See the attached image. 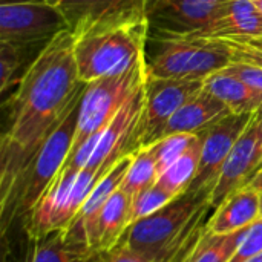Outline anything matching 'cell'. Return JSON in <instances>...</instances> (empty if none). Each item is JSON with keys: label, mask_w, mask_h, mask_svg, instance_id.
Instances as JSON below:
<instances>
[{"label": "cell", "mask_w": 262, "mask_h": 262, "mask_svg": "<svg viewBox=\"0 0 262 262\" xmlns=\"http://www.w3.org/2000/svg\"><path fill=\"white\" fill-rule=\"evenodd\" d=\"M78 80L74 35L66 28L46 41L6 101L8 124L0 143V212L9 201L18 177L43 141L84 91Z\"/></svg>", "instance_id": "6da1fadb"}, {"label": "cell", "mask_w": 262, "mask_h": 262, "mask_svg": "<svg viewBox=\"0 0 262 262\" xmlns=\"http://www.w3.org/2000/svg\"><path fill=\"white\" fill-rule=\"evenodd\" d=\"M210 210L209 200L186 192L135 221L121 241L152 261L181 262L204 230L203 221Z\"/></svg>", "instance_id": "7a4b0ae2"}, {"label": "cell", "mask_w": 262, "mask_h": 262, "mask_svg": "<svg viewBox=\"0 0 262 262\" xmlns=\"http://www.w3.org/2000/svg\"><path fill=\"white\" fill-rule=\"evenodd\" d=\"M149 31L146 18L94 28L74 35L78 80L88 84L129 71L146 55Z\"/></svg>", "instance_id": "3957f363"}, {"label": "cell", "mask_w": 262, "mask_h": 262, "mask_svg": "<svg viewBox=\"0 0 262 262\" xmlns=\"http://www.w3.org/2000/svg\"><path fill=\"white\" fill-rule=\"evenodd\" d=\"M83 92L74 100L61 121L43 141L18 177L8 207L0 212L2 238L6 236L9 226L15 220H25L34 210L64 167L75 137L78 107Z\"/></svg>", "instance_id": "277c9868"}, {"label": "cell", "mask_w": 262, "mask_h": 262, "mask_svg": "<svg viewBox=\"0 0 262 262\" xmlns=\"http://www.w3.org/2000/svg\"><path fill=\"white\" fill-rule=\"evenodd\" d=\"M147 80V54L129 71L88 83L80 100L77 129L71 154L92 135L106 129L126 100Z\"/></svg>", "instance_id": "5b68a950"}, {"label": "cell", "mask_w": 262, "mask_h": 262, "mask_svg": "<svg viewBox=\"0 0 262 262\" xmlns=\"http://www.w3.org/2000/svg\"><path fill=\"white\" fill-rule=\"evenodd\" d=\"M158 51L147 57L150 78H206L233 63V54L226 40L164 38Z\"/></svg>", "instance_id": "8992f818"}, {"label": "cell", "mask_w": 262, "mask_h": 262, "mask_svg": "<svg viewBox=\"0 0 262 262\" xmlns=\"http://www.w3.org/2000/svg\"><path fill=\"white\" fill-rule=\"evenodd\" d=\"M204 89V78H150L144 84V111L135 135L134 152L154 144L169 118Z\"/></svg>", "instance_id": "52a82bcc"}, {"label": "cell", "mask_w": 262, "mask_h": 262, "mask_svg": "<svg viewBox=\"0 0 262 262\" xmlns=\"http://www.w3.org/2000/svg\"><path fill=\"white\" fill-rule=\"evenodd\" d=\"M229 0H147L149 40L192 38L209 26Z\"/></svg>", "instance_id": "ba28073f"}, {"label": "cell", "mask_w": 262, "mask_h": 262, "mask_svg": "<svg viewBox=\"0 0 262 262\" xmlns=\"http://www.w3.org/2000/svg\"><path fill=\"white\" fill-rule=\"evenodd\" d=\"M63 14L48 0H2L0 41L26 46L66 29Z\"/></svg>", "instance_id": "9c48e42d"}, {"label": "cell", "mask_w": 262, "mask_h": 262, "mask_svg": "<svg viewBox=\"0 0 262 262\" xmlns=\"http://www.w3.org/2000/svg\"><path fill=\"white\" fill-rule=\"evenodd\" d=\"M253 115L255 112L230 114L204 130L198 170L187 192L206 200L210 198L236 140L246 130Z\"/></svg>", "instance_id": "30bf717a"}, {"label": "cell", "mask_w": 262, "mask_h": 262, "mask_svg": "<svg viewBox=\"0 0 262 262\" xmlns=\"http://www.w3.org/2000/svg\"><path fill=\"white\" fill-rule=\"evenodd\" d=\"M144 84H141L126 100L106 129L100 134L98 143L86 166L88 169L95 170L100 177H103L123 155L134 154L135 135L146 101Z\"/></svg>", "instance_id": "8fae6325"}, {"label": "cell", "mask_w": 262, "mask_h": 262, "mask_svg": "<svg viewBox=\"0 0 262 262\" xmlns=\"http://www.w3.org/2000/svg\"><path fill=\"white\" fill-rule=\"evenodd\" d=\"M262 166V111L255 112L252 121L236 140L220 180L209 198L215 210L227 196L244 187Z\"/></svg>", "instance_id": "7c38bea8"}, {"label": "cell", "mask_w": 262, "mask_h": 262, "mask_svg": "<svg viewBox=\"0 0 262 262\" xmlns=\"http://www.w3.org/2000/svg\"><path fill=\"white\" fill-rule=\"evenodd\" d=\"M64 17L72 35L94 28L146 20L147 0H48Z\"/></svg>", "instance_id": "4fadbf2b"}, {"label": "cell", "mask_w": 262, "mask_h": 262, "mask_svg": "<svg viewBox=\"0 0 262 262\" xmlns=\"http://www.w3.org/2000/svg\"><path fill=\"white\" fill-rule=\"evenodd\" d=\"M134 160V154L123 155L94 186L89 196L83 203L81 209L75 215V218L71 221V224L66 229L68 236L75 241L88 246L94 253V241L98 226V218L106 206V203L111 200V196L120 189L129 166Z\"/></svg>", "instance_id": "5bb4252c"}, {"label": "cell", "mask_w": 262, "mask_h": 262, "mask_svg": "<svg viewBox=\"0 0 262 262\" xmlns=\"http://www.w3.org/2000/svg\"><path fill=\"white\" fill-rule=\"evenodd\" d=\"M262 37V14L252 0H229L218 17L192 38L249 40Z\"/></svg>", "instance_id": "9a60e30c"}, {"label": "cell", "mask_w": 262, "mask_h": 262, "mask_svg": "<svg viewBox=\"0 0 262 262\" xmlns=\"http://www.w3.org/2000/svg\"><path fill=\"white\" fill-rule=\"evenodd\" d=\"M233 112L227 104L203 89L169 118L160 132L158 140L173 134H200Z\"/></svg>", "instance_id": "2e32d148"}, {"label": "cell", "mask_w": 262, "mask_h": 262, "mask_svg": "<svg viewBox=\"0 0 262 262\" xmlns=\"http://www.w3.org/2000/svg\"><path fill=\"white\" fill-rule=\"evenodd\" d=\"M261 216V193L244 186L213 210L204 227L210 233L227 235L249 229Z\"/></svg>", "instance_id": "e0dca14e"}, {"label": "cell", "mask_w": 262, "mask_h": 262, "mask_svg": "<svg viewBox=\"0 0 262 262\" xmlns=\"http://www.w3.org/2000/svg\"><path fill=\"white\" fill-rule=\"evenodd\" d=\"M204 89L221 100L233 114L262 111V92L252 88L229 68L213 72L204 78Z\"/></svg>", "instance_id": "ac0fdd59"}, {"label": "cell", "mask_w": 262, "mask_h": 262, "mask_svg": "<svg viewBox=\"0 0 262 262\" xmlns=\"http://www.w3.org/2000/svg\"><path fill=\"white\" fill-rule=\"evenodd\" d=\"M92 250L72 241L66 229L52 230L43 236L29 239L18 262H88Z\"/></svg>", "instance_id": "d6986e66"}, {"label": "cell", "mask_w": 262, "mask_h": 262, "mask_svg": "<svg viewBox=\"0 0 262 262\" xmlns=\"http://www.w3.org/2000/svg\"><path fill=\"white\" fill-rule=\"evenodd\" d=\"M132 224V198L118 189L106 203L97 226L94 253L115 247L121 243Z\"/></svg>", "instance_id": "ffe728a7"}, {"label": "cell", "mask_w": 262, "mask_h": 262, "mask_svg": "<svg viewBox=\"0 0 262 262\" xmlns=\"http://www.w3.org/2000/svg\"><path fill=\"white\" fill-rule=\"evenodd\" d=\"M203 141H204V130L195 135L190 147L169 169H166L157 180V184L161 186L169 193H172L175 198L189 190L196 175Z\"/></svg>", "instance_id": "44dd1931"}, {"label": "cell", "mask_w": 262, "mask_h": 262, "mask_svg": "<svg viewBox=\"0 0 262 262\" xmlns=\"http://www.w3.org/2000/svg\"><path fill=\"white\" fill-rule=\"evenodd\" d=\"M246 230L247 229L227 235H216L207 232L204 227L200 238L181 262H230L243 241Z\"/></svg>", "instance_id": "7402d4cb"}, {"label": "cell", "mask_w": 262, "mask_h": 262, "mask_svg": "<svg viewBox=\"0 0 262 262\" xmlns=\"http://www.w3.org/2000/svg\"><path fill=\"white\" fill-rule=\"evenodd\" d=\"M158 180L157 164L150 147H141L134 152V160L129 166V170L120 186V189L129 195L132 200L141 192L152 187Z\"/></svg>", "instance_id": "603a6c76"}, {"label": "cell", "mask_w": 262, "mask_h": 262, "mask_svg": "<svg viewBox=\"0 0 262 262\" xmlns=\"http://www.w3.org/2000/svg\"><path fill=\"white\" fill-rule=\"evenodd\" d=\"M196 134H173L164 138H160L154 144H150V150L155 158L158 177L169 169L192 144Z\"/></svg>", "instance_id": "cb8c5ba5"}, {"label": "cell", "mask_w": 262, "mask_h": 262, "mask_svg": "<svg viewBox=\"0 0 262 262\" xmlns=\"http://www.w3.org/2000/svg\"><path fill=\"white\" fill-rule=\"evenodd\" d=\"M172 200H175V196L155 183L152 187L141 192L138 196L132 200V224L141 218L155 213L157 210L169 204Z\"/></svg>", "instance_id": "d4e9b609"}, {"label": "cell", "mask_w": 262, "mask_h": 262, "mask_svg": "<svg viewBox=\"0 0 262 262\" xmlns=\"http://www.w3.org/2000/svg\"><path fill=\"white\" fill-rule=\"evenodd\" d=\"M23 63V46L0 41V91L5 94L15 81V74Z\"/></svg>", "instance_id": "484cf974"}, {"label": "cell", "mask_w": 262, "mask_h": 262, "mask_svg": "<svg viewBox=\"0 0 262 262\" xmlns=\"http://www.w3.org/2000/svg\"><path fill=\"white\" fill-rule=\"evenodd\" d=\"M262 253V216L244 233L243 241L230 262H246Z\"/></svg>", "instance_id": "4316f807"}, {"label": "cell", "mask_w": 262, "mask_h": 262, "mask_svg": "<svg viewBox=\"0 0 262 262\" xmlns=\"http://www.w3.org/2000/svg\"><path fill=\"white\" fill-rule=\"evenodd\" d=\"M88 262H155L138 252L129 249L123 241L118 243L115 247L103 252H95L89 256Z\"/></svg>", "instance_id": "83f0119b"}, {"label": "cell", "mask_w": 262, "mask_h": 262, "mask_svg": "<svg viewBox=\"0 0 262 262\" xmlns=\"http://www.w3.org/2000/svg\"><path fill=\"white\" fill-rule=\"evenodd\" d=\"M226 41L229 43V46L232 49L233 61L247 63V64L262 68V49L253 48L243 41H235V40H226Z\"/></svg>", "instance_id": "f1b7e54d"}, {"label": "cell", "mask_w": 262, "mask_h": 262, "mask_svg": "<svg viewBox=\"0 0 262 262\" xmlns=\"http://www.w3.org/2000/svg\"><path fill=\"white\" fill-rule=\"evenodd\" d=\"M233 74H236L239 78H243L246 83H249L252 88L258 89L262 92V68L247 64V63H239L233 61L230 66H227Z\"/></svg>", "instance_id": "f546056e"}, {"label": "cell", "mask_w": 262, "mask_h": 262, "mask_svg": "<svg viewBox=\"0 0 262 262\" xmlns=\"http://www.w3.org/2000/svg\"><path fill=\"white\" fill-rule=\"evenodd\" d=\"M249 189H253V190H256V192H262V169H259L253 177H252V180L246 184Z\"/></svg>", "instance_id": "4dcf8cb0"}, {"label": "cell", "mask_w": 262, "mask_h": 262, "mask_svg": "<svg viewBox=\"0 0 262 262\" xmlns=\"http://www.w3.org/2000/svg\"><path fill=\"white\" fill-rule=\"evenodd\" d=\"M3 259L2 262H18V259H15V256L8 250V246H6V241L3 239Z\"/></svg>", "instance_id": "1f68e13d"}, {"label": "cell", "mask_w": 262, "mask_h": 262, "mask_svg": "<svg viewBox=\"0 0 262 262\" xmlns=\"http://www.w3.org/2000/svg\"><path fill=\"white\" fill-rule=\"evenodd\" d=\"M236 41V40H235ZM243 43H247L253 48H258V49H262V37H258V38H249V40H243Z\"/></svg>", "instance_id": "d6a6232c"}, {"label": "cell", "mask_w": 262, "mask_h": 262, "mask_svg": "<svg viewBox=\"0 0 262 262\" xmlns=\"http://www.w3.org/2000/svg\"><path fill=\"white\" fill-rule=\"evenodd\" d=\"M246 262H262V253L256 255V256H253V258H250L249 261H246Z\"/></svg>", "instance_id": "836d02e7"}, {"label": "cell", "mask_w": 262, "mask_h": 262, "mask_svg": "<svg viewBox=\"0 0 262 262\" xmlns=\"http://www.w3.org/2000/svg\"><path fill=\"white\" fill-rule=\"evenodd\" d=\"M252 3H253V5H255L258 9H259V12L262 14V0H252Z\"/></svg>", "instance_id": "e575fe53"}, {"label": "cell", "mask_w": 262, "mask_h": 262, "mask_svg": "<svg viewBox=\"0 0 262 262\" xmlns=\"http://www.w3.org/2000/svg\"><path fill=\"white\" fill-rule=\"evenodd\" d=\"M261 215H262V192H261Z\"/></svg>", "instance_id": "d590c367"}, {"label": "cell", "mask_w": 262, "mask_h": 262, "mask_svg": "<svg viewBox=\"0 0 262 262\" xmlns=\"http://www.w3.org/2000/svg\"><path fill=\"white\" fill-rule=\"evenodd\" d=\"M261 169H262V166H261Z\"/></svg>", "instance_id": "8d00e7d4"}]
</instances>
